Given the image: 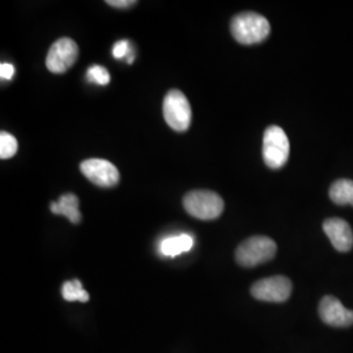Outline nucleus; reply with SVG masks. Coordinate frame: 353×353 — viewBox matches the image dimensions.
I'll return each instance as SVG.
<instances>
[{
	"label": "nucleus",
	"instance_id": "2",
	"mask_svg": "<svg viewBox=\"0 0 353 353\" xmlns=\"http://www.w3.org/2000/svg\"><path fill=\"white\" fill-rule=\"evenodd\" d=\"M183 207L188 214L199 220H214L224 211L223 198L214 191H190L183 198Z\"/></svg>",
	"mask_w": 353,
	"mask_h": 353
},
{
	"label": "nucleus",
	"instance_id": "19",
	"mask_svg": "<svg viewBox=\"0 0 353 353\" xmlns=\"http://www.w3.org/2000/svg\"><path fill=\"white\" fill-rule=\"evenodd\" d=\"M106 3L115 8H127V7H132L137 4L135 0H108Z\"/></svg>",
	"mask_w": 353,
	"mask_h": 353
},
{
	"label": "nucleus",
	"instance_id": "7",
	"mask_svg": "<svg viewBox=\"0 0 353 353\" xmlns=\"http://www.w3.org/2000/svg\"><path fill=\"white\" fill-rule=\"evenodd\" d=\"M292 283L285 276H271L254 283L252 296L265 303H284L290 297Z\"/></svg>",
	"mask_w": 353,
	"mask_h": 353
},
{
	"label": "nucleus",
	"instance_id": "3",
	"mask_svg": "<svg viewBox=\"0 0 353 353\" xmlns=\"http://www.w3.org/2000/svg\"><path fill=\"white\" fill-rule=\"evenodd\" d=\"M276 252L275 241L265 236H254L237 248L236 261L242 267H255L271 261Z\"/></svg>",
	"mask_w": 353,
	"mask_h": 353
},
{
	"label": "nucleus",
	"instance_id": "18",
	"mask_svg": "<svg viewBox=\"0 0 353 353\" xmlns=\"http://www.w3.org/2000/svg\"><path fill=\"white\" fill-rule=\"evenodd\" d=\"M14 75V67L11 63H1L0 76L3 80H11Z\"/></svg>",
	"mask_w": 353,
	"mask_h": 353
},
{
	"label": "nucleus",
	"instance_id": "12",
	"mask_svg": "<svg viewBox=\"0 0 353 353\" xmlns=\"http://www.w3.org/2000/svg\"><path fill=\"white\" fill-rule=\"evenodd\" d=\"M194 246V239L190 234H178L165 239L160 245V252L165 256H176L182 252H188Z\"/></svg>",
	"mask_w": 353,
	"mask_h": 353
},
{
	"label": "nucleus",
	"instance_id": "10",
	"mask_svg": "<svg viewBox=\"0 0 353 353\" xmlns=\"http://www.w3.org/2000/svg\"><path fill=\"white\" fill-rule=\"evenodd\" d=\"M323 230L338 252H347L352 249L353 232L345 220L338 217L327 219L323 223Z\"/></svg>",
	"mask_w": 353,
	"mask_h": 353
},
{
	"label": "nucleus",
	"instance_id": "4",
	"mask_svg": "<svg viewBox=\"0 0 353 353\" xmlns=\"http://www.w3.org/2000/svg\"><path fill=\"white\" fill-rule=\"evenodd\" d=\"M164 118L170 128L176 132H185L191 125V106L188 97L178 89H172L165 96Z\"/></svg>",
	"mask_w": 353,
	"mask_h": 353
},
{
	"label": "nucleus",
	"instance_id": "17",
	"mask_svg": "<svg viewBox=\"0 0 353 353\" xmlns=\"http://www.w3.org/2000/svg\"><path fill=\"white\" fill-rule=\"evenodd\" d=\"M130 50H131L130 42L126 39H121L113 46V57L115 59H122L125 57H128L127 62L132 63L134 62V55L130 54Z\"/></svg>",
	"mask_w": 353,
	"mask_h": 353
},
{
	"label": "nucleus",
	"instance_id": "8",
	"mask_svg": "<svg viewBox=\"0 0 353 353\" xmlns=\"http://www.w3.org/2000/svg\"><path fill=\"white\" fill-rule=\"evenodd\" d=\"M80 170L92 183L100 188H113L121 179L115 165L102 159H89L83 161Z\"/></svg>",
	"mask_w": 353,
	"mask_h": 353
},
{
	"label": "nucleus",
	"instance_id": "9",
	"mask_svg": "<svg viewBox=\"0 0 353 353\" xmlns=\"http://www.w3.org/2000/svg\"><path fill=\"white\" fill-rule=\"evenodd\" d=\"M321 319L331 327H350L353 325V310L347 309L334 296H325L318 307Z\"/></svg>",
	"mask_w": 353,
	"mask_h": 353
},
{
	"label": "nucleus",
	"instance_id": "14",
	"mask_svg": "<svg viewBox=\"0 0 353 353\" xmlns=\"http://www.w3.org/2000/svg\"><path fill=\"white\" fill-rule=\"evenodd\" d=\"M62 296L65 301H80L87 303L89 301V293L83 288V284L79 279H74L65 281L62 287Z\"/></svg>",
	"mask_w": 353,
	"mask_h": 353
},
{
	"label": "nucleus",
	"instance_id": "13",
	"mask_svg": "<svg viewBox=\"0 0 353 353\" xmlns=\"http://www.w3.org/2000/svg\"><path fill=\"white\" fill-rule=\"evenodd\" d=\"M330 198L335 204L353 205V181L339 179L330 188Z\"/></svg>",
	"mask_w": 353,
	"mask_h": 353
},
{
	"label": "nucleus",
	"instance_id": "5",
	"mask_svg": "<svg viewBox=\"0 0 353 353\" xmlns=\"http://www.w3.org/2000/svg\"><path fill=\"white\" fill-rule=\"evenodd\" d=\"M290 140L284 130L279 126H270L263 137V159L268 168L280 169L290 159Z\"/></svg>",
	"mask_w": 353,
	"mask_h": 353
},
{
	"label": "nucleus",
	"instance_id": "1",
	"mask_svg": "<svg viewBox=\"0 0 353 353\" xmlns=\"http://www.w3.org/2000/svg\"><path fill=\"white\" fill-rule=\"evenodd\" d=\"M230 32L241 45H255L268 37L271 26L265 16L259 13L243 12L233 17Z\"/></svg>",
	"mask_w": 353,
	"mask_h": 353
},
{
	"label": "nucleus",
	"instance_id": "6",
	"mask_svg": "<svg viewBox=\"0 0 353 353\" xmlns=\"http://www.w3.org/2000/svg\"><path fill=\"white\" fill-rule=\"evenodd\" d=\"M79 57V48L71 38H59L51 45L46 57V67L52 74H63L68 71Z\"/></svg>",
	"mask_w": 353,
	"mask_h": 353
},
{
	"label": "nucleus",
	"instance_id": "11",
	"mask_svg": "<svg viewBox=\"0 0 353 353\" xmlns=\"http://www.w3.org/2000/svg\"><path fill=\"white\" fill-rule=\"evenodd\" d=\"M79 198L72 192L63 194L58 202L50 204V211L54 214H63L72 224L81 221V214L79 211Z\"/></svg>",
	"mask_w": 353,
	"mask_h": 353
},
{
	"label": "nucleus",
	"instance_id": "15",
	"mask_svg": "<svg viewBox=\"0 0 353 353\" xmlns=\"http://www.w3.org/2000/svg\"><path fill=\"white\" fill-rule=\"evenodd\" d=\"M19 150V143L10 132L1 131L0 134V157L3 160L11 159Z\"/></svg>",
	"mask_w": 353,
	"mask_h": 353
},
{
	"label": "nucleus",
	"instance_id": "16",
	"mask_svg": "<svg viewBox=\"0 0 353 353\" xmlns=\"http://www.w3.org/2000/svg\"><path fill=\"white\" fill-rule=\"evenodd\" d=\"M87 79L90 83H94L97 85H108L110 83V74L109 71L102 65H90L87 71Z\"/></svg>",
	"mask_w": 353,
	"mask_h": 353
}]
</instances>
